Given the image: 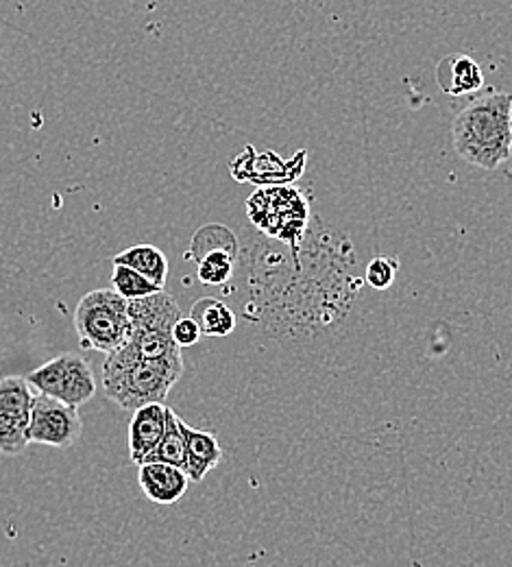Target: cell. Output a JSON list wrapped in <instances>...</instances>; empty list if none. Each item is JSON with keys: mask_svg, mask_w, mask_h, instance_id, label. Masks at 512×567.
Returning <instances> with one entry per match:
<instances>
[{"mask_svg": "<svg viewBox=\"0 0 512 567\" xmlns=\"http://www.w3.org/2000/svg\"><path fill=\"white\" fill-rule=\"evenodd\" d=\"M451 142L471 166L498 171L511 159L512 94L491 92L473 99L453 118Z\"/></svg>", "mask_w": 512, "mask_h": 567, "instance_id": "1", "label": "cell"}, {"mask_svg": "<svg viewBox=\"0 0 512 567\" xmlns=\"http://www.w3.org/2000/svg\"><path fill=\"white\" fill-rule=\"evenodd\" d=\"M184 375V355L150 360L118 348L103 362L101 384L109 402L123 411H140L150 404H164L170 389Z\"/></svg>", "mask_w": 512, "mask_h": 567, "instance_id": "2", "label": "cell"}, {"mask_svg": "<svg viewBox=\"0 0 512 567\" xmlns=\"http://www.w3.org/2000/svg\"><path fill=\"white\" fill-rule=\"evenodd\" d=\"M74 330L83 350L112 354L129 341V301L116 290L87 292L74 310Z\"/></svg>", "mask_w": 512, "mask_h": 567, "instance_id": "3", "label": "cell"}, {"mask_svg": "<svg viewBox=\"0 0 512 567\" xmlns=\"http://www.w3.org/2000/svg\"><path fill=\"white\" fill-rule=\"evenodd\" d=\"M251 223L267 236L296 247L307 229L310 204L294 186H267L255 190L247 202Z\"/></svg>", "mask_w": 512, "mask_h": 567, "instance_id": "4", "label": "cell"}, {"mask_svg": "<svg viewBox=\"0 0 512 567\" xmlns=\"http://www.w3.org/2000/svg\"><path fill=\"white\" fill-rule=\"evenodd\" d=\"M35 393L53 398L66 406L81 409L96 393V378L85 358L60 354L27 375Z\"/></svg>", "mask_w": 512, "mask_h": 567, "instance_id": "5", "label": "cell"}, {"mask_svg": "<svg viewBox=\"0 0 512 567\" xmlns=\"http://www.w3.org/2000/svg\"><path fill=\"white\" fill-rule=\"evenodd\" d=\"M35 391L27 378L0 380V454L20 456L29 445V424Z\"/></svg>", "mask_w": 512, "mask_h": 567, "instance_id": "6", "label": "cell"}, {"mask_svg": "<svg viewBox=\"0 0 512 567\" xmlns=\"http://www.w3.org/2000/svg\"><path fill=\"white\" fill-rule=\"evenodd\" d=\"M81 434L83 422L79 417V409L35 393L29 424V443L66 450L73 447Z\"/></svg>", "mask_w": 512, "mask_h": 567, "instance_id": "7", "label": "cell"}, {"mask_svg": "<svg viewBox=\"0 0 512 567\" xmlns=\"http://www.w3.org/2000/svg\"><path fill=\"white\" fill-rule=\"evenodd\" d=\"M168 406L150 404L134 413L129 424V458L134 465H147L155 461V452L166 432Z\"/></svg>", "mask_w": 512, "mask_h": 567, "instance_id": "8", "label": "cell"}, {"mask_svg": "<svg viewBox=\"0 0 512 567\" xmlns=\"http://www.w3.org/2000/svg\"><path fill=\"white\" fill-rule=\"evenodd\" d=\"M138 485L150 502L175 504L186 496L190 478L184 470L157 461L138 467Z\"/></svg>", "mask_w": 512, "mask_h": 567, "instance_id": "9", "label": "cell"}, {"mask_svg": "<svg viewBox=\"0 0 512 567\" xmlns=\"http://www.w3.org/2000/svg\"><path fill=\"white\" fill-rule=\"evenodd\" d=\"M437 83L447 96H467L484 85V74L473 58L464 53H453L440 60Z\"/></svg>", "mask_w": 512, "mask_h": 567, "instance_id": "10", "label": "cell"}, {"mask_svg": "<svg viewBox=\"0 0 512 567\" xmlns=\"http://www.w3.org/2000/svg\"><path fill=\"white\" fill-rule=\"evenodd\" d=\"M186 443H188V467L186 474L190 483H201L222 461L219 439L215 432L199 430L192 425H184Z\"/></svg>", "mask_w": 512, "mask_h": 567, "instance_id": "11", "label": "cell"}, {"mask_svg": "<svg viewBox=\"0 0 512 567\" xmlns=\"http://www.w3.org/2000/svg\"><path fill=\"white\" fill-rule=\"evenodd\" d=\"M114 265L121 267H129L134 271H138L140 276H145L147 280L164 288L166 278H168V260L166 256L153 247V245H136L132 249H125L123 254H118L114 258Z\"/></svg>", "mask_w": 512, "mask_h": 567, "instance_id": "12", "label": "cell"}, {"mask_svg": "<svg viewBox=\"0 0 512 567\" xmlns=\"http://www.w3.org/2000/svg\"><path fill=\"white\" fill-rule=\"evenodd\" d=\"M190 317L197 321V326L201 328V332L206 337L222 339V337H227V334H231L236 330V315L220 299H212V297L199 299L192 306Z\"/></svg>", "mask_w": 512, "mask_h": 567, "instance_id": "13", "label": "cell"}, {"mask_svg": "<svg viewBox=\"0 0 512 567\" xmlns=\"http://www.w3.org/2000/svg\"><path fill=\"white\" fill-rule=\"evenodd\" d=\"M184 425H186V422L173 409H168L166 432H164V439H161V443L155 452L153 463H157V461L168 463V465H175V467L186 472V467H188V443H186Z\"/></svg>", "mask_w": 512, "mask_h": 567, "instance_id": "14", "label": "cell"}, {"mask_svg": "<svg viewBox=\"0 0 512 567\" xmlns=\"http://www.w3.org/2000/svg\"><path fill=\"white\" fill-rule=\"evenodd\" d=\"M210 251H227L236 258L238 254V243H236V236L220 227V225H208L203 229L197 231L195 240H192V247H190V254L195 256V260L199 262L206 254Z\"/></svg>", "mask_w": 512, "mask_h": 567, "instance_id": "15", "label": "cell"}, {"mask_svg": "<svg viewBox=\"0 0 512 567\" xmlns=\"http://www.w3.org/2000/svg\"><path fill=\"white\" fill-rule=\"evenodd\" d=\"M112 286L118 295H123L127 301H136L148 295L159 292L161 288L147 280L145 276H140L138 271L129 269V267H121L114 265V274H112Z\"/></svg>", "mask_w": 512, "mask_h": 567, "instance_id": "16", "label": "cell"}, {"mask_svg": "<svg viewBox=\"0 0 512 567\" xmlns=\"http://www.w3.org/2000/svg\"><path fill=\"white\" fill-rule=\"evenodd\" d=\"M233 256L227 251H210L199 260V280L208 286H222L233 276Z\"/></svg>", "mask_w": 512, "mask_h": 567, "instance_id": "17", "label": "cell"}, {"mask_svg": "<svg viewBox=\"0 0 512 567\" xmlns=\"http://www.w3.org/2000/svg\"><path fill=\"white\" fill-rule=\"evenodd\" d=\"M397 260L390 258H375L366 267V282L377 290H386L395 282L397 276Z\"/></svg>", "mask_w": 512, "mask_h": 567, "instance_id": "18", "label": "cell"}, {"mask_svg": "<svg viewBox=\"0 0 512 567\" xmlns=\"http://www.w3.org/2000/svg\"><path fill=\"white\" fill-rule=\"evenodd\" d=\"M203 337L201 328L197 326V321L192 317H181L175 328H173V339L175 343L184 350V348H192L199 343V339Z\"/></svg>", "mask_w": 512, "mask_h": 567, "instance_id": "19", "label": "cell"}, {"mask_svg": "<svg viewBox=\"0 0 512 567\" xmlns=\"http://www.w3.org/2000/svg\"><path fill=\"white\" fill-rule=\"evenodd\" d=\"M509 162H512V151H511V159H509Z\"/></svg>", "mask_w": 512, "mask_h": 567, "instance_id": "20", "label": "cell"}]
</instances>
